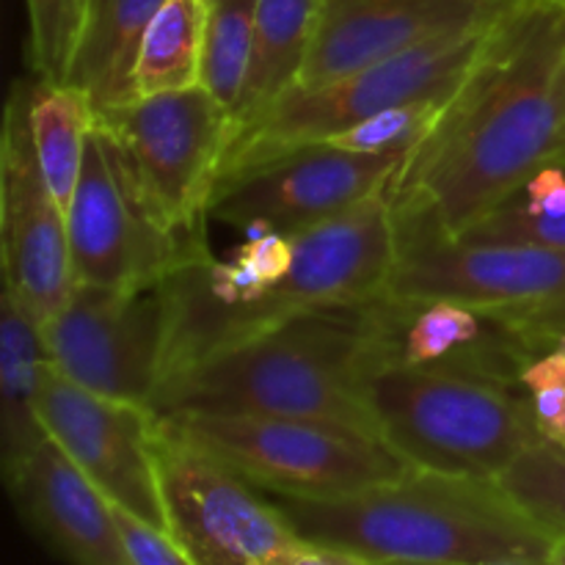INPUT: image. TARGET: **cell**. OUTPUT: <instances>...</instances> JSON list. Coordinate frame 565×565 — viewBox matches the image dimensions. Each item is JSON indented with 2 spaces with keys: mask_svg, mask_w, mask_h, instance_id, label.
<instances>
[{
  "mask_svg": "<svg viewBox=\"0 0 565 565\" xmlns=\"http://www.w3.org/2000/svg\"><path fill=\"white\" fill-rule=\"evenodd\" d=\"M550 561H552V565H565V533L557 535L555 544H552Z\"/></svg>",
  "mask_w": 565,
  "mask_h": 565,
  "instance_id": "31",
  "label": "cell"
},
{
  "mask_svg": "<svg viewBox=\"0 0 565 565\" xmlns=\"http://www.w3.org/2000/svg\"><path fill=\"white\" fill-rule=\"evenodd\" d=\"M257 0H207L202 86L235 116L252 61Z\"/></svg>",
  "mask_w": 565,
  "mask_h": 565,
  "instance_id": "23",
  "label": "cell"
},
{
  "mask_svg": "<svg viewBox=\"0 0 565 565\" xmlns=\"http://www.w3.org/2000/svg\"><path fill=\"white\" fill-rule=\"evenodd\" d=\"M6 489L22 522L64 561L72 565H132L114 502L53 439L44 441L25 467L6 480Z\"/></svg>",
  "mask_w": 565,
  "mask_h": 565,
  "instance_id": "17",
  "label": "cell"
},
{
  "mask_svg": "<svg viewBox=\"0 0 565 565\" xmlns=\"http://www.w3.org/2000/svg\"><path fill=\"white\" fill-rule=\"evenodd\" d=\"M370 565H552V561H486V563H370Z\"/></svg>",
  "mask_w": 565,
  "mask_h": 565,
  "instance_id": "30",
  "label": "cell"
},
{
  "mask_svg": "<svg viewBox=\"0 0 565 565\" xmlns=\"http://www.w3.org/2000/svg\"><path fill=\"white\" fill-rule=\"evenodd\" d=\"M522 0H323L301 86L345 77L441 36L483 31Z\"/></svg>",
  "mask_w": 565,
  "mask_h": 565,
  "instance_id": "16",
  "label": "cell"
},
{
  "mask_svg": "<svg viewBox=\"0 0 565 565\" xmlns=\"http://www.w3.org/2000/svg\"><path fill=\"white\" fill-rule=\"evenodd\" d=\"M362 401L379 439L434 472L500 480L546 436L522 392L439 370L370 364Z\"/></svg>",
  "mask_w": 565,
  "mask_h": 565,
  "instance_id": "4",
  "label": "cell"
},
{
  "mask_svg": "<svg viewBox=\"0 0 565 565\" xmlns=\"http://www.w3.org/2000/svg\"><path fill=\"white\" fill-rule=\"evenodd\" d=\"M97 121L92 99L72 83H33L31 94V132L39 166L53 191L55 202L70 213L88 132Z\"/></svg>",
  "mask_w": 565,
  "mask_h": 565,
  "instance_id": "21",
  "label": "cell"
},
{
  "mask_svg": "<svg viewBox=\"0 0 565 565\" xmlns=\"http://www.w3.org/2000/svg\"><path fill=\"white\" fill-rule=\"evenodd\" d=\"M461 237L472 241H505V243H539V246L565 248V213L552 221H519L491 213L478 226Z\"/></svg>",
  "mask_w": 565,
  "mask_h": 565,
  "instance_id": "28",
  "label": "cell"
},
{
  "mask_svg": "<svg viewBox=\"0 0 565 565\" xmlns=\"http://www.w3.org/2000/svg\"><path fill=\"white\" fill-rule=\"evenodd\" d=\"M75 285L141 290L210 252L202 232H174L143 196L125 149L94 121L66 213Z\"/></svg>",
  "mask_w": 565,
  "mask_h": 565,
  "instance_id": "8",
  "label": "cell"
},
{
  "mask_svg": "<svg viewBox=\"0 0 565 565\" xmlns=\"http://www.w3.org/2000/svg\"><path fill=\"white\" fill-rule=\"evenodd\" d=\"M97 121L125 149L160 221L185 235L202 232L237 132L232 110L204 86H193L99 110Z\"/></svg>",
  "mask_w": 565,
  "mask_h": 565,
  "instance_id": "9",
  "label": "cell"
},
{
  "mask_svg": "<svg viewBox=\"0 0 565 565\" xmlns=\"http://www.w3.org/2000/svg\"><path fill=\"white\" fill-rule=\"evenodd\" d=\"M298 535L367 563L550 561L546 533L500 480L412 467L337 500L270 494Z\"/></svg>",
  "mask_w": 565,
  "mask_h": 565,
  "instance_id": "2",
  "label": "cell"
},
{
  "mask_svg": "<svg viewBox=\"0 0 565 565\" xmlns=\"http://www.w3.org/2000/svg\"><path fill=\"white\" fill-rule=\"evenodd\" d=\"M392 218L397 252L381 296L447 298L565 334V248L452 237L423 210Z\"/></svg>",
  "mask_w": 565,
  "mask_h": 565,
  "instance_id": "6",
  "label": "cell"
},
{
  "mask_svg": "<svg viewBox=\"0 0 565 565\" xmlns=\"http://www.w3.org/2000/svg\"><path fill=\"white\" fill-rule=\"evenodd\" d=\"M177 434L276 497L337 500L403 478L412 463L381 439L307 417L158 414Z\"/></svg>",
  "mask_w": 565,
  "mask_h": 565,
  "instance_id": "5",
  "label": "cell"
},
{
  "mask_svg": "<svg viewBox=\"0 0 565 565\" xmlns=\"http://www.w3.org/2000/svg\"><path fill=\"white\" fill-rule=\"evenodd\" d=\"M114 513L132 565H196L166 530L152 527L116 505Z\"/></svg>",
  "mask_w": 565,
  "mask_h": 565,
  "instance_id": "27",
  "label": "cell"
},
{
  "mask_svg": "<svg viewBox=\"0 0 565 565\" xmlns=\"http://www.w3.org/2000/svg\"><path fill=\"white\" fill-rule=\"evenodd\" d=\"M292 565H370V563L362 561V557H356V555H348V552L303 541V546L298 550Z\"/></svg>",
  "mask_w": 565,
  "mask_h": 565,
  "instance_id": "29",
  "label": "cell"
},
{
  "mask_svg": "<svg viewBox=\"0 0 565 565\" xmlns=\"http://www.w3.org/2000/svg\"><path fill=\"white\" fill-rule=\"evenodd\" d=\"M47 367L42 323L3 290L0 298V458L14 478L50 439L42 419V375Z\"/></svg>",
  "mask_w": 565,
  "mask_h": 565,
  "instance_id": "18",
  "label": "cell"
},
{
  "mask_svg": "<svg viewBox=\"0 0 565 565\" xmlns=\"http://www.w3.org/2000/svg\"><path fill=\"white\" fill-rule=\"evenodd\" d=\"M154 463L169 535L196 565H292L303 546L257 486L177 434L154 428Z\"/></svg>",
  "mask_w": 565,
  "mask_h": 565,
  "instance_id": "10",
  "label": "cell"
},
{
  "mask_svg": "<svg viewBox=\"0 0 565 565\" xmlns=\"http://www.w3.org/2000/svg\"><path fill=\"white\" fill-rule=\"evenodd\" d=\"M166 0H92L70 81L94 110L136 99V61L143 33Z\"/></svg>",
  "mask_w": 565,
  "mask_h": 565,
  "instance_id": "19",
  "label": "cell"
},
{
  "mask_svg": "<svg viewBox=\"0 0 565 565\" xmlns=\"http://www.w3.org/2000/svg\"><path fill=\"white\" fill-rule=\"evenodd\" d=\"M42 419L50 439L121 511L169 533L154 463L158 414L72 384L47 364Z\"/></svg>",
  "mask_w": 565,
  "mask_h": 565,
  "instance_id": "15",
  "label": "cell"
},
{
  "mask_svg": "<svg viewBox=\"0 0 565 565\" xmlns=\"http://www.w3.org/2000/svg\"><path fill=\"white\" fill-rule=\"evenodd\" d=\"M373 362L362 303L301 315L160 386L154 414H279L375 434L362 401Z\"/></svg>",
  "mask_w": 565,
  "mask_h": 565,
  "instance_id": "3",
  "label": "cell"
},
{
  "mask_svg": "<svg viewBox=\"0 0 565 565\" xmlns=\"http://www.w3.org/2000/svg\"><path fill=\"white\" fill-rule=\"evenodd\" d=\"M323 0H257L252 61L237 103V127L248 125L301 86L303 66L318 36Z\"/></svg>",
  "mask_w": 565,
  "mask_h": 565,
  "instance_id": "20",
  "label": "cell"
},
{
  "mask_svg": "<svg viewBox=\"0 0 565 565\" xmlns=\"http://www.w3.org/2000/svg\"><path fill=\"white\" fill-rule=\"evenodd\" d=\"M500 486L557 539L565 533V441L546 434L500 478Z\"/></svg>",
  "mask_w": 565,
  "mask_h": 565,
  "instance_id": "24",
  "label": "cell"
},
{
  "mask_svg": "<svg viewBox=\"0 0 565 565\" xmlns=\"http://www.w3.org/2000/svg\"><path fill=\"white\" fill-rule=\"evenodd\" d=\"M557 3H563V6H565V0H557Z\"/></svg>",
  "mask_w": 565,
  "mask_h": 565,
  "instance_id": "33",
  "label": "cell"
},
{
  "mask_svg": "<svg viewBox=\"0 0 565 565\" xmlns=\"http://www.w3.org/2000/svg\"><path fill=\"white\" fill-rule=\"evenodd\" d=\"M207 0H166L143 33L136 97L202 86Z\"/></svg>",
  "mask_w": 565,
  "mask_h": 565,
  "instance_id": "22",
  "label": "cell"
},
{
  "mask_svg": "<svg viewBox=\"0 0 565 565\" xmlns=\"http://www.w3.org/2000/svg\"><path fill=\"white\" fill-rule=\"evenodd\" d=\"M403 158V152H345L326 143L296 149L221 180L210 215L248 237L265 232L296 235L384 193Z\"/></svg>",
  "mask_w": 565,
  "mask_h": 565,
  "instance_id": "14",
  "label": "cell"
},
{
  "mask_svg": "<svg viewBox=\"0 0 565 565\" xmlns=\"http://www.w3.org/2000/svg\"><path fill=\"white\" fill-rule=\"evenodd\" d=\"M166 331L163 285H75L64 307L42 323V340L50 367L72 384L152 408L163 386Z\"/></svg>",
  "mask_w": 565,
  "mask_h": 565,
  "instance_id": "11",
  "label": "cell"
},
{
  "mask_svg": "<svg viewBox=\"0 0 565 565\" xmlns=\"http://www.w3.org/2000/svg\"><path fill=\"white\" fill-rule=\"evenodd\" d=\"M92 0H25L31 39L28 58L36 81L66 83Z\"/></svg>",
  "mask_w": 565,
  "mask_h": 565,
  "instance_id": "25",
  "label": "cell"
},
{
  "mask_svg": "<svg viewBox=\"0 0 565 565\" xmlns=\"http://www.w3.org/2000/svg\"><path fill=\"white\" fill-rule=\"evenodd\" d=\"M557 439H563V441H565V428L561 430V434H557Z\"/></svg>",
  "mask_w": 565,
  "mask_h": 565,
  "instance_id": "32",
  "label": "cell"
},
{
  "mask_svg": "<svg viewBox=\"0 0 565 565\" xmlns=\"http://www.w3.org/2000/svg\"><path fill=\"white\" fill-rule=\"evenodd\" d=\"M33 83L17 81L6 99L0 138V259L6 292L39 323L66 303L72 276L66 213L39 166L31 132Z\"/></svg>",
  "mask_w": 565,
  "mask_h": 565,
  "instance_id": "13",
  "label": "cell"
},
{
  "mask_svg": "<svg viewBox=\"0 0 565 565\" xmlns=\"http://www.w3.org/2000/svg\"><path fill=\"white\" fill-rule=\"evenodd\" d=\"M561 158L565 6L522 0L491 28L434 130L397 166L386 199L461 237Z\"/></svg>",
  "mask_w": 565,
  "mask_h": 565,
  "instance_id": "1",
  "label": "cell"
},
{
  "mask_svg": "<svg viewBox=\"0 0 565 565\" xmlns=\"http://www.w3.org/2000/svg\"><path fill=\"white\" fill-rule=\"evenodd\" d=\"M364 312L370 364L439 370L516 392H522L524 367L563 340L447 298L375 296L364 301Z\"/></svg>",
  "mask_w": 565,
  "mask_h": 565,
  "instance_id": "12",
  "label": "cell"
},
{
  "mask_svg": "<svg viewBox=\"0 0 565 565\" xmlns=\"http://www.w3.org/2000/svg\"><path fill=\"white\" fill-rule=\"evenodd\" d=\"M491 28L434 39L323 86L290 88L265 114L237 127L221 166V180L296 149L315 147L395 105L450 97L478 58Z\"/></svg>",
  "mask_w": 565,
  "mask_h": 565,
  "instance_id": "7",
  "label": "cell"
},
{
  "mask_svg": "<svg viewBox=\"0 0 565 565\" xmlns=\"http://www.w3.org/2000/svg\"><path fill=\"white\" fill-rule=\"evenodd\" d=\"M450 97H428L414 99V103L395 105L381 114L370 116V119L359 121V125L348 127V130L329 136L326 147L345 149V152H367V154H386V152H403L408 154L439 121L441 110H445Z\"/></svg>",
  "mask_w": 565,
  "mask_h": 565,
  "instance_id": "26",
  "label": "cell"
}]
</instances>
